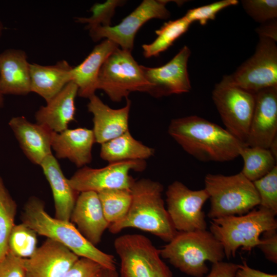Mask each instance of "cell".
Listing matches in <instances>:
<instances>
[{
  "instance_id": "60d3db41",
  "label": "cell",
  "mask_w": 277,
  "mask_h": 277,
  "mask_svg": "<svg viewBox=\"0 0 277 277\" xmlns=\"http://www.w3.org/2000/svg\"><path fill=\"white\" fill-rule=\"evenodd\" d=\"M260 37L270 38L275 42L277 40L276 19H272L262 24L256 29Z\"/></svg>"
},
{
  "instance_id": "30bf717a",
  "label": "cell",
  "mask_w": 277,
  "mask_h": 277,
  "mask_svg": "<svg viewBox=\"0 0 277 277\" xmlns=\"http://www.w3.org/2000/svg\"><path fill=\"white\" fill-rule=\"evenodd\" d=\"M212 98L226 129L246 145L255 105V95L222 81L216 84Z\"/></svg>"
},
{
  "instance_id": "ab89813d",
  "label": "cell",
  "mask_w": 277,
  "mask_h": 277,
  "mask_svg": "<svg viewBox=\"0 0 277 277\" xmlns=\"http://www.w3.org/2000/svg\"><path fill=\"white\" fill-rule=\"evenodd\" d=\"M235 277H277L276 274H270L253 269L248 266L247 262L243 261L239 265Z\"/></svg>"
},
{
  "instance_id": "484cf974",
  "label": "cell",
  "mask_w": 277,
  "mask_h": 277,
  "mask_svg": "<svg viewBox=\"0 0 277 277\" xmlns=\"http://www.w3.org/2000/svg\"><path fill=\"white\" fill-rule=\"evenodd\" d=\"M155 150L136 140L128 131L121 135L101 144L100 155L108 163L141 160L154 155Z\"/></svg>"
},
{
  "instance_id": "f546056e",
  "label": "cell",
  "mask_w": 277,
  "mask_h": 277,
  "mask_svg": "<svg viewBox=\"0 0 277 277\" xmlns=\"http://www.w3.org/2000/svg\"><path fill=\"white\" fill-rule=\"evenodd\" d=\"M17 204L0 176V261L8 253V240L14 226Z\"/></svg>"
},
{
  "instance_id": "74e56055",
  "label": "cell",
  "mask_w": 277,
  "mask_h": 277,
  "mask_svg": "<svg viewBox=\"0 0 277 277\" xmlns=\"http://www.w3.org/2000/svg\"><path fill=\"white\" fill-rule=\"evenodd\" d=\"M257 246L270 262L277 263V232L273 229L264 232Z\"/></svg>"
},
{
  "instance_id": "e575fe53",
  "label": "cell",
  "mask_w": 277,
  "mask_h": 277,
  "mask_svg": "<svg viewBox=\"0 0 277 277\" xmlns=\"http://www.w3.org/2000/svg\"><path fill=\"white\" fill-rule=\"evenodd\" d=\"M237 0H222L210 4L189 10L184 16L191 24L199 21L201 25H205L209 20H213L217 13L222 9L236 5Z\"/></svg>"
},
{
  "instance_id": "6da1fadb",
  "label": "cell",
  "mask_w": 277,
  "mask_h": 277,
  "mask_svg": "<svg viewBox=\"0 0 277 277\" xmlns=\"http://www.w3.org/2000/svg\"><path fill=\"white\" fill-rule=\"evenodd\" d=\"M168 133L185 152L202 162L233 160L246 146L225 128L196 115L172 119Z\"/></svg>"
},
{
  "instance_id": "5bb4252c",
  "label": "cell",
  "mask_w": 277,
  "mask_h": 277,
  "mask_svg": "<svg viewBox=\"0 0 277 277\" xmlns=\"http://www.w3.org/2000/svg\"><path fill=\"white\" fill-rule=\"evenodd\" d=\"M191 51L184 46L167 63L159 67L141 65L144 76L151 85L149 94L161 97L187 93L191 89L187 70Z\"/></svg>"
},
{
  "instance_id": "d6a6232c",
  "label": "cell",
  "mask_w": 277,
  "mask_h": 277,
  "mask_svg": "<svg viewBox=\"0 0 277 277\" xmlns=\"http://www.w3.org/2000/svg\"><path fill=\"white\" fill-rule=\"evenodd\" d=\"M253 183L259 196V207L271 210L276 214L277 166Z\"/></svg>"
},
{
  "instance_id": "b9f144b4",
  "label": "cell",
  "mask_w": 277,
  "mask_h": 277,
  "mask_svg": "<svg viewBox=\"0 0 277 277\" xmlns=\"http://www.w3.org/2000/svg\"><path fill=\"white\" fill-rule=\"evenodd\" d=\"M98 277H120L116 269L103 268Z\"/></svg>"
},
{
  "instance_id": "1f68e13d",
  "label": "cell",
  "mask_w": 277,
  "mask_h": 277,
  "mask_svg": "<svg viewBox=\"0 0 277 277\" xmlns=\"http://www.w3.org/2000/svg\"><path fill=\"white\" fill-rule=\"evenodd\" d=\"M126 1L122 0H108L103 3H95L91 8L92 15L89 17H76V22L86 24L89 30L97 26H111V19L115 9L123 6Z\"/></svg>"
},
{
  "instance_id": "2e32d148",
  "label": "cell",
  "mask_w": 277,
  "mask_h": 277,
  "mask_svg": "<svg viewBox=\"0 0 277 277\" xmlns=\"http://www.w3.org/2000/svg\"><path fill=\"white\" fill-rule=\"evenodd\" d=\"M246 146L269 149L277 139V86L256 92Z\"/></svg>"
},
{
  "instance_id": "277c9868",
  "label": "cell",
  "mask_w": 277,
  "mask_h": 277,
  "mask_svg": "<svg viewBox=\"0 0 277 277\" xmlns=\"http://www.w3.org/2000/svg\"><path fill=\"white\" fill-rule=\"evenodd\" d=\"M160 252L161 258L193 277H203L208 273L206 261L213 264L225 257L222 245L207 229L177 232Z\"/></svg>"
},
{
  "instance_id": "e0dca14e",
  "label": "cell",
  "mask_w": 277,
  "mask_h": 277,
  "mask_svg": "<svg viewBox=\"0 0 277 277\" xmlns=\"http://www.w3.org/2000/svg\"><path fill=\"white\" fill-rule=\"evenodd\" d=\"M88 110L93 115L95 143L101 145L129 131L128 122L131 102L128 98L122 108L113 109L105 104L96 95L89 98Z\"/></svg>"
},
{
  "instance_id": "d4e9b609",
  "label": "cell",
  "mask_w": 277,
  "mask_h": 277,
  "mask_svg": "<svg viewBox=\"0 0 277 277\" xmlns=\"http://www.w3.org/2000/svg\"><path fill=\"white\" fill-rule=\"evenodd\" d=\"M72 68L65 60L50 66L30 64L31 92L48 102L72 81Z\"/></svg>"
},
{
  "instance_id": "4dcf8cb0",
  "label": "cell",
  "mask_w": 277,
  "mask_h": 277,
  "mask_svg": "<svg viewBox=\"0 0 277 277\" xmlns=\"http://www.w3.org/2000/svg\"><path fill=\"white\" fill-rule=\"evenodd\" d=\"M37 233L25 224L15 225L8 240V252L26 259L33 255L37 247Z\"/></svg>"
},
{
  "instance_id": "4fadbf2b",
  "label": "cell",
  "mask_w": 277,
  "mask_h": 277,
  "mask_svg": "<svg viewBox=\"0 0 277 277\" xmlns=\"http://www.w3.org/2000/svg\"><path fill=\"white\" fill-rule=\"evenodd\" d=\"M169 2L144 0L117 25L97 26L89 30L90 36L94 42L103 38L111 40L121 49L131 52L135 36L144 24L151 19H166L170 17L166 7Z\"/></svg>"
},
{
  "instance_id": "83f0119b",
  "label": "cell",
  "mask_w": 277,
  "mask_h": 277,
  "mask_svg": "<svg viewBox=\"0 0 277 277\" xmlns=\"http://www.w3.org/2000/svg\"><path fill=\"white\" fill-rule=\"evenodd\" d=\"M191 23L184 16L164 24L155 33V40L150 44L142 45L143 53L146 58L158 56L168 49L173 43L189 29Z\"/></svg>"
},
{
  "instance_id": "7c38bea8",
  "label": "cell",
  "mask_w": 277,
  "mask_h": 277,
  "mask_svg": "<svg viewBox=\"0 0 277 277\" xmlns=\"http://www.w3.org/2000/svg\"><path fill=\"white\" fill-rule=\"evenodd\" d=\"M146 166V161L141 160L109 163L100 168L85 166L77 170L68 181L71 187L78 193L130 189L135 180L129 174L130 171L141 172Z\"/></svg>"
},
{
  "instance_id": "8fae6325",
  "label": "cell",
  "mask_w": 277,
  "mask_h": 277,
  "mask_svg": "<svg viewBox=\"0 0 277 277\" xmlns=\"http://www.w3.org/2000/svg\"><path fill=\"white\" fill-rule=\"evenodd\" d=\"M165 194L166 209L177 232L207 229L203 207L209 195L204 188L193 190L175 181L168 186Z\"/></svg>"
},
{
  "instance_id": "d590c367",
  "label": "cell",
  "mask_w": 277,
  "mask_h": 277,
  "mask_svg": "<svg viewBox=\"0 0 277 277\" xmlns=\"http://www.w3.org/2000/svg\"><path fill=\"white\" fill-rule=\"evenodd\" d=\"M103 268L94 261L80 258L63 277H98Z\"/></svg>"
},
{
  "instance_id": "ba28073f",
  "label": "cell",
  "mask_w": 277,
  "mask_h": 277,
  "mask_svg": "<svg viewBox=\"0 0 277 277\" xmlns=\"http://www.w3.org/2000/svg\"><path fill=\"white\" fill-rule=\"evenodd\" d=\"M114 247L121 261V277H173L160 249L146 236L121 235L114 240Z\"/></svg>"
},
{
  "instance_id": "8d00e7d4",
  "label": "cell",
  "mask_w": 277,
  "mask_h": 277,
  "mask_svg": "<svg viewBox=\"0 0 277 277\" xmlns=\"http://www.w3.org/2000/svg\"><path fill=\"white\" fill-rule=\"evenodd\" d=\"M0 277H25L23 259L8 252L0 261Z\"/></svg>"
},
{
  "instance_id": "3957f363",
  "label": "cell",
  "mask_w": 277,
  "mask_h": 277,
  "mask_svg": "<svg viewBox=\"0 0 277 277\" xmlns=\"http://www.w3.org/2000/svg\"><path fill=\"white\" fill-rule=\"evenodd\" d=\"M22 223L37 234L55 240L80 258L90 259L103 267L116 269L114 257L100 250L89 242L70 221L51 216L45 210L44 202L30 197L22 213Z\"/></svg>"
},
{
  "instance_id": "f1b7e54d",
  "label": "cell",
  "mask_w": 277,
  "mask_h": 277,
  "mask_svg": "<svg viewBox=\"0 0 277 277\" xmlns=\"http://www.w3.org/2000/svg\"><path fill=\"white\" fill-rule=\"evenodd\" d=\"M105 217L109 224L123 219L132 202L130 189H112L97 193Z\"/></svg>"
},
{
  "instance_id": "5b68a950",
  "label": "cell",
  "mask_w": 277,
  "mask_h": 277,
  "mask_svg": "<svg viewBox=\"0 0 277 277\" xmlns=\"http://www.w3.org/2000/svg\"><path fill=\"white\" fill-rule=\"evenodd\" d=\"M275 214L259 207L241 215H231L211 220L210 231L221 243L225 257H235L238 248L250 252L261 243L265 231L277 229Z\"/></svg>"
},
{
  "instance_id": "d6986e66",
  "label": "cell",
  "mask_w": 277,
  "mask_h": 277,
  "mask_svg": "<svg viewBox=\"0 0 277 277\" xmlns=\"http://www.w3.org/2000/svg\"><path fill=\"white\" fill-rule=\"evenodd\" d=\"M21 148L32 163L40 165L52 154L54 132L37 123H32L23 116L11 118L8 123Z\"/></svg>"
},
{
  "instance_id": "ffe728a7",
  "label": "cell",
  "mask_w": 277,
  "mask_h": 277,
  "mask_svg": "<svg viewBox=\"0 0 277 277\" xmlns=\"http://www.w3.org/2000/svg\"><path fill=\"white\" fill-rule=\"evenodd\" d=\"M30 64L26 52L7 49L0 53V93L24 95L31 92Z\"/></svg>"
},
{
  "instance_id": "9c48e42d",
  "label": "cell",
  "mask_w": 277,
  "mask_h": 277,
  "mask_svg": "<svg viewBox=\"0 0 277 277\" xmlns=\"http://www.w3.org/2000/svg\"><path fill=\"white\" fill-rule=\"evenodd\" d=\"M252 94L277 86V46L276 42L260 37L254 53L236 71L221 81Z\"/></svg>"
},
{
  "instance_id": "603a6c76",
  "label": "cell",
  "mask_w": 277,
  "mask_h": 277,
  "mask_svg": "<svg viewBox=\"0 0 277 277\" xmlns=\"http://www.w3.org/2000/svg\"><path fill=\"white\" fill-rule=\"evenodd\" d=\"M118 47L113 42L105 39L94 47L81 63L72 68V82L78 88L79 96L89 98L95 94L101 68L107 57Z\"/></svg>"
},
{
  "instance_id": "52a82bcc",
  "label": "cell",
  "mask_w": 277,
  "mask_h": 277,
  "mask_svg": "<svg viewBox=\"0 0 277 277\" xmlns=\"http://www.w3.org/2000/svg\"><path fill=\"white\" fill-rule=\"evenodd\" d=\"M150 88L131 52L119 47L107 57L98 73L97 90L104 91L114 102L127 98L133 92L149 93Z\"/></svg>"
},
{
  "instance_id": "8992f818",
  "label": "cell",
  "mask_w": 277,
  "mask_h": 277,
  "mask_svg": "<svg viewBox=\"0 0 277 277\" xmlns=\"http://www.w3.org/2000/svg\"><path fill=\"white\" fill-rule=\"evenodd\" d=\"M204 185L210 201L207 215L211 220L243 215L260 204L253 182L241 172L231 175L208 173Z\"/></svg>"
},
{
  "instance_id": "7a4b0ae2",
  "label": "cell",
  "mask_w": 277,
  "mask_h": 277,
  "mask_svg": "<svg viewBox=\"0 0 277 277\" xmlns=\"http://www.w3.org/2000/svg\"><path fill=\"white\" fill-rule=\"evenodd\" d=\"M132 202L128 212L121 220L109 225L112 234L132 227L147 231L169 242L177 233L162 198L163 186L149 179L134 181L131 188Z\"/></svg>"
},
{
  "instance_id": "9a60e30c",
  "label": "cell",
  "mask_w": 277,
  "mask_h": 277,
  "mask_svg": "<svg viewBox=\"0 0 277 277\" xmlns=\"http://www.w3.org/2000/svg\"><path fill=\"white\" fill-rule=\"evenodd\" d=\"M79 258L63 244L47 238L32 256L23 259L25 277H63Z\"/></svg>"
},
{
  "instance_id": "f35d334b",
  "label": "cell",
  "mask_w": 277,
  "mask_h": 277,
  "mask_svg": "<svg viewBox=\"0 0 277 277\" xmlns=\"http://www.w3.org/2000/svg\"><path fill=\"white\" fill-rule=\"evenodd\" d=\"M239 265L223 261L213 263L209 273L205 277H235Z\"/></svg>"
},
{
  "instance_id": "836d02e7",
  "label": "cell",
  "mask_w": 277,
  "mask_h": 277,
  "mask_svg": "<svg viewBox=\"0 0 277 277\" xmlns=\"http://www.w3.org/2000/svg\"><path fill=\"white\" fill-rule=\"evenodd\" d=\"M241 3L246 12L258 23L276 19V0H243Z\"/></svg>"
},
{
  "instance_id": "4316f807",
  "label": "cell",
  "mask_w": 277,
  "mask_h": 277,
  "mask_svg": "<svg viewBox=\"0 0 277 277\" xmlns=\"http://www.w3.org/2000/svg\"><path fill=\"white\" fill-rule=\"evenodd\" d=\"M240 156L244 162L240 172L252 182L266 175L276 166V158L269 149L244 146Z\"/></svg>"
},
{
  "instance_id": "7bdbcfd3",
  "label": "cell",
  "mask_w": 277,
  "mask_h": 277,
  "mask_svg": "<svg viewBox=\"0 0 277 277\" xmlns=\"http://www.w3.org/2000/svg\"><path fill=\"white\" fill-rule=\"evenodd\" d=\"M4 30V25L0 19V38H1ZM4 104V96L0 93V110L3 108Z\"/></svg>"
},
{
  "instance_id": "cb8c5ba5",
  "label": "cell",
  "mask_w": 277,
  "mask_h": 277,
  "mask_svg": "<svg viewBox=\"0 0 277 277\" xmlns=\"http://www.w3.org/2000/svg\"><path fill=\"white\" fill-rule=\"evenodd\" d=\"M51 187L54 199L55 218L70 221L71 214L80 193L70 186L57 159L52 154L40 165Z\"/></svg>"
},
{
  "instance_id": "44dd1931",
  "label": "cell",
  "mask_w": 277,
  "mask_h": 277,
  "mask_svg": "<svg viewBox=\"0 0 277 277\" xmlns=\"http://www.w3.org/2000/svg\"><path fill=\"white\" fill-rule=\"evenodd\" d=\"M95 138L92 130L86 128L67 129L54 132L51 147L58 159H67L82 168L92 161V149Z\"/></svg>"
},
{
  "instance_id": "7402d4cb",
  "label": "cell",
  "mask_w": 277,
  "mask_h": 277,
  "mask_svg": "<svg viewBox=\"0 0 277 277\" xmlns=\"http://www.w3.org/2000/svg\"><path fill=\"white\" fill-rule=\"evenodd\" d=\"M78 88L73 82L69 83L56 95L41 106L35 113L36 123L55 133L62 132L74 121L75 99Z\"/></svg>"
},
{
  "instance_id": "ac0fdd59",
  "label": "cell",
  "mask_w": 277,
  "mask_h": 277,
  "mask_svg": "<svg viewBox=\"0 0 277 277\" xmlns=\"http://www.w3.org/2000/svg\"><path fill=\"white\" fill-rule=\"evenodd\" d=\"M70 221L95 246L101 242L104 231L110 225L104 214L98 194L93 191L79 193Z\"/></svg>"
}]
</instances>
